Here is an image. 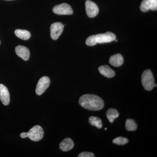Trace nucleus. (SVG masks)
<instances>
[{
    "instance_id": "nucleus-21",
    "label": "nucleus",
    "mask_w": 157,
    "mask_h": 157,
    "mask_svg": "<svg viewBox=\"0 0 157 157\" xmlns=\"http://www.w3.org/2000/svg\"><path fill=\"white\" fill-rule=\"evenodd\" d=\"M20 137L22 138H25L27 137V132H23L20 135Z\"/></svg>"
},
{
    "instance_id": "nucleus-2",
    "label": "nucleus",
    "mask_w": 157,
    "mask_h": 157,
    "mask_svg": "<svg viewBox=\"0 0 157 157\" xmlns=\"http://www.w3.org/2000/svg\"><path fill=\"white\" fill-rule=\"evenodd\" d=\"M116 39L115 34L111 32H107L103 34H97L90 36L86 39V45L88 46H94L99 43H109L114 41Z\"/></svg>"
},
{
    "instance_id": "nucleus-6",
    "label": "nucleus",
    "mask_w": 157,
    "mask_h": 157,
    "mask_svg": "<svg viewBox=\"0 0 157 157\" xmlns=\"http://www.w3.org/2000/svg\"><path fill=\"white\" fill-rule=\"evenodd\" d=\"M52 10L54 13L59 15H71L73 12L71 6L67 3L55 6Z\"/></svg>"
},
{
    "instance_id": "nucleus-11",
    "label": "nucleus",
    "mask_w": 157,
    "mask_h": 157,
    "mask_svg": "<svg viewBox=\"0 0 157 157\" xmlns=\"http://www.w3.org/2000/svg\"><path fill=\"white\" fill-rule=\"evenodd\" d=\"M10 97L8 88L4 85L0 84V100L4 105H9L10 103Z\"/></svg>"
},
{
    "instance_id": "nucleus-19",
    "label": "nucleus",
    "mask_w": 157,
    "mask_h": 157,
    "mask_svg": "<svg viewBox=\"0 0 157 157\" xmlns=\"http://www.w3.org/2000/svg\"><path fill=\"white\" fill-rule=\"evenodd\" d=\"M128 142V140L126 137H116L113 140V143L117 145H124Z\"/></svg>"
},
{
    "instance_id": "nucleus-10",
    "label": "nucleus",
    "mask_w": 157,
    "mask_h": 157,
    "mask_svg": "<svg viewBox=\"0 0 157 157\" xmlns=\"http://www.w3.org/2000/svg\"><path fill=\"white\" fill-rule=\"evenodd\" d=\"M15 51L18 57L24 60H28L30 57V52L28 48L23 45H17L15 48Z\"/></svg>"
},
{
    "instance_id": "nucleus-9",
    "label": "nucleus",
    "mask_w": 157,
    "mask_h": 157,
    "mask_svg": "<svg viewBox=\"0 0 157 157\" xmlns=\"http://www.w3.org/2000/svg\"><path fill=\"white\" fill-rule=\"evenodd\" d=\"M140 9L143 12L150 10L156 11L157 9V0H143L140 5Z\"/></svg>"
},
{
    "instance_id": "nucleus-7",
    "label": "nucleus",
    "mask_w": 157,
    "mask_h": 157,
    "mask_svg": "<svg viewBox=\"0 0 157 157\" xmlns=\"http://www.w3.org/2000/svg\"><path fill=\"white\" fill-rule=\"evenodd\" d=\"M63 25L61 22L54 23L50 27V36L52 39L56 40L61 35L64 29Z\"/></svg>"
},
{
    "instance_id": "nucleus-23",
    "label": "nucleus",
    "mask_w": 157,
    "mask_h": 157,
    "mask_svg": "<svg viewBox=\"0 0 157 157\" xmlns=\"http://www.w3.org/2000/svg\"><path fill=\"white\" fill-rule=\"evenodd\" d=\"M0 44H1V41H0Z\"/></svg>"
},
{
    "instance_id": "nucleus-12",
    "label": "nucleus",
    "mask_w": 157,
    "mask_h": 157,
    "mask_svg": "<svg viewBox=\"0 0 157 157\" xmlns=\"http://www.w3.org/2000/svg\"><path fill=\"white\" fill-rule=\"evenodd\" d=\"M74 146L73 140L70 138H66L60 144L59 148L62 151H68L72 150Z\"/></svg>"
},
{
    "instance_id": "nucleus-13",
    "label": "nucleus",
    "mask_w": 157,
    "mask_h": 157,
    "mask_svg": "<svg viewBox=\"0 0 157 157\" xmlns=\"http://www.w3.org/2000/svg\"><path fill=\"white\" fill-rule=\"evenodd\" d=\"M98 70L102 75L107 78H112L114 77L115 75V72L107 65L101 66L99 67Z\"/></svg>"
},
{
    "instance_id": "nucleus-4",
    "label": "nucleus",
    "mask_w": 157,
    "mask_h": 157,
    "mask_svg": "<svg viewBox=\"0 0 157 157\" xmlns=\"http://www.w3.org/2000/svg\"><path fill=\"white\" fill-rule=\"evenodd\" d=\"M27 137L31 140L38 141L41 140L44 136V131L42 127L36 125L32 128L28 132H27Z\"/></svg>"
},
{
    "instance_id": "nucleus-5",
    "label": "nucleus",
    "mask_w": 157,
    "mask_h": 157,
    "mask_svg": "<svg viewBox=\"0 0 157 157\" xmlns=\"http://www.w3.org/2000/svg\"><path fill=\"white\" fill-rule=\"evenodd\" d=\"M50 80L47 76H43L39 79L36 87V92L38 95H41L49 87Z\"/></svg>"
},
{
    "instance_id": "nucleus-18",
    "label": "nucleus",
    "mask_w": 157,
    "mask_h": 157,
    "mask_svg": "<svg viewBox=\"0 0 157 157\" xmlns=\"http://www.w3.org/2000/svg\"><path fill=\"white\" fill-rule=\"evenodd\" d=\"M137 124L134 120L128 119L126 121L125 128L128 131H135L137 130Z\"/></svg>"
},
{
    "instance_id": "nucleus-17",
    "label": "nucleus",
    "mask_w": 157,
    "mask_h": 157,
    "mask_svg": "<svg viewBox=\"0 0 157 157\" xmlns=\"http://www.w3.org/2000/svg\"><path fill=\"white\" fill-rule=\"evenodd\" d=\"M89 122L91 125L96 127L98 128H101L103 127L102 120L97 117H90L89 118Z\"/></svg>"
},
{
    "instance_id": "nucleus-14",
    "label": "nucleus",
    "mask_w": 157,
    "mask_h": 157,
    "mask_svg": "<svg viewBox=\"0 0 157 157\" xmlns=\"http://www.w3.org/2000/svg\"><path fill=\"white\" fill-rule=\"evenodd\" d=\"M124 58L120 54H117L110 57L109 59V63L114 67H120L123 64Z\"/></svg>"
},
{
    "instance_id": "nucleus-8",
    "label": "nucleus",
    "mask_w": 157,
    "mask_h": 157,
    "mask_svg": "<svg viewBox=\"0 0 157 157\" xmlns=\"http://www.w3.org/2000/svg\"><path fill=\"white\" fill-rule=\"evenodd\" d=\"M86 11L89 17H96L99 13V8L98 6L94 2L87 0L85 3Z\"/></svg>"
},
{
    "instance_id": "nucleus-22",
    "label": "nucleus",
    "mask_w": 157,
    "mask_h": 157,
    "mask_svg": "<svg viewBox=\"0 0 157 157\" xmlns=\"http://www.w3.org/2000/svg\"><path fill=\"white\" fill-rule=\"evenodd\" d=\"M104 130H107V128H105V129H104Z\"/></svg>"
},
{
    "instance_id": "nucleus-3",
    "label": "nucleus",
    "mask_w": 157,
    "mask_h": 157,
    "mask_svg": "<svg viewBox=\"0 0 157 157\" xmlns=\"http://www.w3.org/2000/svg\"><path fill=\"white\" fill-rule=\"evenodd\" d=\"M141 82L144 88L147 90H151L154 88L155 79L151 70H147L144 71L141 76Z\"/></svg>"
},
{
    "instance_id": "nucleus-20",
    "label": "nucleus",
    "mask_w": 157,
    "mask_h": 157,
    "mask_svg": "<svg viewBox=\"0 0 157 157\" xmlns=\"http://www.w3.org/2000/svg\"><path fill=\"white\" fill-rule=\"evenodd\" d=\"M94 155L90 152H82L78 155V157H94Z\"/></svg>"
},
{
    "instance_id": "nucleus-16",
    "label": "nucleus",
    "mask_w": 157,
    "mask_h": 157,
    "mask_svg": "<svg viewBox=\"0 0 157 157\" xmlns=\"http://www.w3.org/2000/svg\"><path fill=\"white\" fill-rule=\"evenodd\" d=\"M106 115L109 122L112 123L115 119L117 118L119 116V113L116 109L109 108L106 112Z\"/></svg>"
},
{
    "instance_id": "nucleus-1",
    "label": "nucleus",
    "mask_w": 157,
    "mask_h": 157,
    "mask_svg": "<svg viewBox=\"0 0 157 157\" xmlns=\"http://www.w3.org/2000/svg\"><path fill=\"white\" fill-rule=\"evenodd\" d=\"M78 103L85 109L93 111L101 110L104 107V102L102 98L94 94H87L82 96Z\"/></svg>"
},
{
    "instance_id": "nucleus-15",
    "label": "nucleus",
    "mask_w": 157,
    "mask_h": 157,
    "mask_svg": "<svg viewBox=\"0 0 157 157\" xmlns=\"http://www.w3.org/2000/svg\"><path fill=\"white\" fill-rule=\"evenodd\" d=\"M14 34L18 38L24 40H28L31 36L30 33L28 31L19 29L14 31Z\"/></svg>"
}]
</instances>
